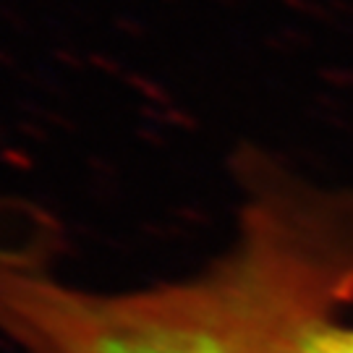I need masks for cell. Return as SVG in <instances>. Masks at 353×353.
<instances>
[{
  "mask_svg": "<svg viewBox=\"0 0 353 353\" xmlns=\"http://www.w3.org/2000/svg\"><path fill=\"white\" fill-rule=\"evenodd\" d=\"M11 214L0 202V343L13 353H272L353 301V194L254 163L230 246L181 280L74 283Z\"/></svg>",
  "mask_w": 353,
  "mask_h": 353,
  "instance_id": "1",
  "label": "cell"
},
{
  "mask_svg": "<svg viewBox=\"0 0 353 353\" xmlns=\"http://www.w3.org/2000/svg\"><path fill=\"white\" fill-rule=\"evenodd\" d=\"M275 353H353V327L341 325L338 316L325 319L293 335Z\"/></svg>",
  "mask_w": 353,
  "mask_h": 353,
  "instance_id": "2",
  "label": "cell"
}]
</instances>
